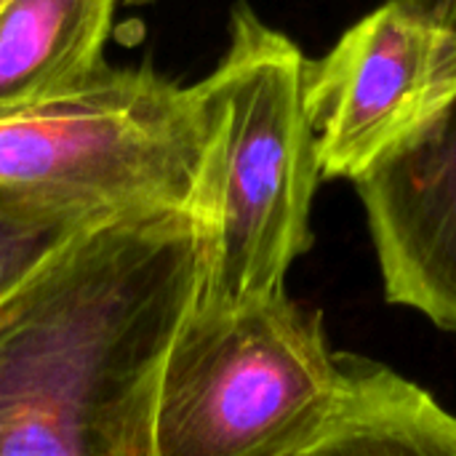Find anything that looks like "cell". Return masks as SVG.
Returning a JSON list of instances; mask_svg holds the SVG:
<instances>
[{
    "mask_svg": "<svg viewBox=\"0 0 456 456\" xmlns=\"http://www.w3.org/2000/svg\"><path fill=\"white\" fill-rule=\"evenodd\" d=\"M203 208L102 216L0 299V456H155L166 355L192 313Z\"/></svg>",
    "mask_w": 456,
    "mask_h": 456,
    "instance_id": "6da1fadb",
    "label": "cell"
},
{
    "mask_svg": "<svg viewBox=\"0 0 456 456\" xmlns=\"http://www.w3.org/2000/svg\"><path fill=\"white\" fill-rule=\"evenodd\" d=\"M211 77L224 128L206 187L195 305L235 310L286 291L291 265L313 246L310 208L323 174L307 115V59L243 0Z\"/></svg>",
    "mask_w": 456,
    "mask_h": 456,
    "instance_id": "7a4b0ae2",
    "label": "cell"
},
{
    "mask_svg": "<svg viewBox=\"0 0 456 456\" xmlns=\"http://www.w3.org/2000/svg\"><path fill=\"white\" fill-rule=\"evenodd\" d=\"M224 128L214 77L179 86L104 64L83 86L0 115V187L102 214L203 208Z\"/></svg>",
    "mask_w": 456,
    "mask_h": 456,
    "instance_id": "3957f363",
    "label": "cell"
},
{
    "mask_svg": "<svg viewBox=\"0 0 456 456\" xmlns=\"http://www.w3.org/2000/svg\"><path fill=\"white\" fill-rule=\"evenodd\" d=\"M350 387L321 313L286 291L235 310L195 305L163 363L155 456H297Z\"/></svg>",
    "mask_w": 456,
    "mask_h": 456,
    "instance_id": "277c9868",
    "label": "cell"
},
{
    "mask_svg": "<svg viewBox=\"0 0 456 456\" xmlns=\"http://www.w3.org/2000/svg\"><path fill=\"white\" fill-rule=\"evenodd\" d=\"M305 94L321 174L361 179L456 102L449 0H387L307 61Z\"/></svg>",
    "mask_w": 456,
    "mask_h": 456,
    "instance_id": "5b68a950",
    "label": "cell"
},
{
    "mask_svg": "<svg viewBox=\"0 0 456 456\" xmlns=\"http://www.w3.org/2000/svg\"><path fill=\"white\" fill-rule=\"evenodd\" d=\"M456 16V0H449ZM385 297L456 334V102L353 182Z\"/></svg>",
    "mask_w": 456,
    "mask_h": 456,
    "instance_id": "8992f818",
    "label": "cell"
},
{
    "mask_svg": "<svg viewBox=\"0 0 456 456\" xmlns=\"http://www.w3.org/2000/svg\"><path fill=\"white\" fill-rule=\"evenodd\" d=\"M118 0H11L0 11V107L56 99L104 67Z\"/></svg>",
    "mask_w": 456,
    "mask_h": 456,
    "instance_id": "52a82bcc",
    "label": "cell"
},
{
    "mask_svg": "<svg viewBox=\"0 0 456 456\" xmlns=\"http://www.w3.org/2000/svg\"><path fill=\"white\" fill-rule=\"evenodd\" d=\"M353 387L334 422L297 456H456V417L385 366L347 361Z\"/></svg>",
    "mask_w": 456,
    "mask_h": 456,
    "instance_id": "ba28073f",
    "label": "cell"
},
{
    "mask_svg": "<svg viewBox=\"0 0 456 456\" xmlns=\"http://www.w3.org/2000/svg\"><path fill=\"white\" fill-rule=\"evenodd\" d=\"M110 216L86 206L0 187V299L80 227Z\"/></svg>",
    "mask_w": 456,
    "mask_h": 456,
    "instance_id": "9c48e42d",
    "label": "cell"
},
{
    "mask_svg": "<svg viewBox=\"0 0 456 456\" xmlns=\"http://www.w3.org/2000/svg\"><path fill=\"white\" fill-rule=\"evenodd\" d=\"M8 112H13V110H8V107H0V115H8Z\"/></svg>",
    "mask_w": 456,
    "mask_h": 456,
    "instance_id": "30bf717a",
    "label": "cell"
},
{
    "mask_svg": "<svg viewBox=\"0 0 456 456\" xmlns=\"http://www.w3.org/2000/svg\"><path fill=\"white\" fill-rule=\"evenodd\" d=\"M8 3H11V0H0V11H3V8H5Z\"/></svg>",
    "mask_w": 456,
    "mask_h": 456,
    "instance_id": "8fae6325",
    "label": "cell"
},
{
    "mask_svg": "<svg viewBox=\"0 0 456 456\" xmlns=\"http://www.w3.org/2000/svg\"><path fill=\"white\" fill-rule=\"evenodd\" d=\"M134 3H147V0H134Z\"/></svg>",
    "mask_w": 456,
    "mask_h": 456,
    "instance_id": "7c38bea8",
    "label": "cell"
}]
</instances>
